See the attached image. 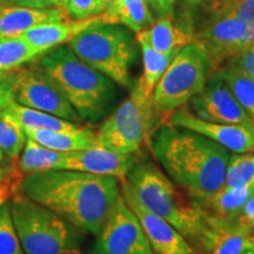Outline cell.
<instances>
[{
  "label": "cell",
  "mask_w": 254,
  "mask_h": 254,
  "mask_svg": "<svg viewBox=\"0 0 254 254\" xmlns=\"http://www.w3.org/2000/svg\"><path fill=\"white\" fill-rule=\"evenodd\" d=\"M103 13L106 23L123 25L132 32L147 28L154 21L148 0H118L111 11Z\"/></svg>",
  "instance_id": "7402d4cb"
},
{
  "label": "cell",
  "mask_w": 254,
  "mask_h": 254,
  "mask_svg": "<svg viewBox=\"0 0 254 254\" xmlns=\"http://www.w3.org/2000/svg\"><path fill=\"white\" fill-rule=\"evenodd\" d=\"M184 1L189 2L190 5H196V4H200V2L205 1V0H184Z\"/></svg>",
  "instance_id": "60d3db41"
},
{
  "label": "cell",
  "mask_w": 254,
  "mask_h": 254,
  "mask_svg": "<svg viewBox=\"0 0 254 254\" xmlns=\"http://www.w3.org/2000/svg\"><path fill=\"white\" fill-rule=\"evenodd\" d=\"M120 189L126 204L140 221L154 254H198L192 244L172 225L142 207L123 180Z\"/></svg>",
  "instance_id": "5bb4252c"
},
{
  "label": "cell",
  "mask_w": 254,
  "mask_h": 254,
  "mask_svg": "<svg viewBox=\"0 0 254 254\" xmlns=\"http://www.w3.org/2000/svg\"><path fill=\"white\" fill-rule=\"evenodd\" d=\"M24 176L21 174L20 171L15 163H8L0 166V185L9 180L21 179Z\"/></svg>",
  "instance_id": "d590c367"
},
{
  "label": "cell",
  "mask_w": 254,
  "mask_h": 254,
  "mask_svg": "<svg viewBox=\"0 0 254 254\" xmlns=\"http://www.w3.org/2000/svg\"><path fill=\"white\" fill-rule=\"evenodd\" d=\"M243 254H254V247H252V249H250V250H247L246 252H244Z\"/></svg>",
  "instance_id": "b9f144b4"
},
{
  "label": "cell",
  "mask_w": 254,
  "mask_h": 254,
  "mask_svg": "<svg viewBox=\"0 0 254 254\" xmlns=\"http://www.w3.org/2000/svg\"><path fill=\"white\" fill-rule=\"evenodd\" d=\"M135 37L145 40L154 50L163 53L182 50L184 46L196 41L180 25L174 24L171 17H160L147 28L136 32Z\"/></svg>",
  "instance_id": "d6986e66"
},
{
  "label": "cell",
  "mask_w": 254,
  "mask_h": 254,
  "mask_svg": "<svg viewBox=\"0 0 254 254\" xmlns=\"http://www.w3.org/2000/svg\"><path fill=\"white\" fill-rule=\"evenodd\" d=\"M218 71L254 125V79L233 62H228Z\"/></svg>",
  "instance_id": "cb8c5ba5"
},
{
  "label": "cell",
  "mask_w": 254,
  "mask_h": 254,
  "mask_svg": "<svg viewBox=\"0 0 254 254\" xmlns=\"http://www.w3.org/2000/svg\"><path fill=\"white\" fill-rule=\"evenodd\" d=\"M13 103H15L13 90L6 79L5 73H2L0 74V113L4 112Z\"/></svg>",
  "instance_id": "836d02e7"
},
{
  "label": "cell",
  "mask_w": 254,
  "mask_h": 254,
  "mask_svg": "<svg viewBox=\"0 0 254 254\" xmlns=\"http://www.w3.org/2000/svg\"><path fill=\"white\" fill-rule=\"evenodd\" d=\"M254 79V41L231 60Z\"/></svg>",
  "instance_id": "d6a6232c"
},
{
  "label": "cell",
  "mask_w": 254,
  "mask_h": 254,
  "mask_svg": "<svg viewBox=\"0 0 254 254\" xmlns=\"http://www.w3.org/2000/svg\"><path fill=\"white\" fill-rule=\"evenodd\" d=\"M25 254H82L80 230L21 192L8 201Z\"/></svg>",
  "instance_id": "5b68a950"
},
{
  "label": "cell",
  "mask_w": 254,
  "mask_h": 254,
  "mask_svg": "<svg viewBox=\"0 0 254 254\" xmlns=\"http://www.w3.org/2000/svg\"><path fill=\"white\" fill-rule=\"evenodd\" d=\"M0 5L21 6L31 8H49L55 6L53 0H0Z\"/></svg>",
  "instance_id": "e575fe53"
},
{
  "label": "cell",
  "mask_w": 254,
  "mask_h": 254,
  "mask_svg": "<svg viewBox=\"0 0 254 254\" xmlns=\"http://www.w3.org/2000/svg\"><path fill=\"white\" fill-rule=\"evenodd\" d=\"M66 12L69 18L81 20L101 14L104 7L101 0H68Z\"/></svg>",
  "instance_id": "1f68e13d"
},
{
  "label": "cell",
  "mask_w": 254,
  "mask_h": 254,
  "mask_svg": "<svg viewBox=\"0 0 254 254\" xmlns=\"http://www.w3.org/2000/svg\"><path fill=\"white\" fill-rule=\"evenodd\" d=\"M189 103L193 113L207 122L254 127L252 120L232 94L219 71L209 74L202 91Z\"/></svg>",
  "instance_id": "7c38bea8"
},
{
  "label": "cell",
  "mask_w": 254,
  "mask_h": 254,
  "mask_svg": "<svg viewBox=\"0 0 254 254\" xmlns=\"http://www.w3.org/2000/svg\"><path fill=\"white\" fill-rule=\"evenodd\" d=\"M254 193V183L245 186L221 187L204 201L196 202L205 211L227 220H238L244 206Z\"/></svg>",
  "instance_id": "ffe728a7"
},
{
  "label": "cell",
  "mask_w": 254,
  "mask_h": 254,
  "mask_svg": "<svg viewBox=\"0 0 254 254\" xmlns=\"http://www.w3.org/2000/svg\"><path fill=\"white\" fill-rule=\"evenodd\" d=\"M39 68L55 82L82 122H100L112 109L116 82L79 59L68 45L44 53Z\"/></svg>",
  "instance_id": "277c9868"
},
{
  "label": "cell",
  "mask_w": 254,
  "mask_h": 254,
  "mask_svg": "<svg viewBox=\"0 0 254 254\" xmlns=\"http://www.w3.org/2000/svg\"><path fill=\"white\" fill-rule=\"evenodd\" d=\"M208 15L195 32L207 52L212 72L218 71L253 43L249 28L239 19L207 8Z\"/></svg>",
  "instance_id": "30bf717a"
},
{
  "label": "cell",
  "mask_w": 254,
  "mask_h": 254,
  "mask_svg": "<svg viewBox=\"0 0 254 254\" xmlns=\"http://www.w3.org/2000/svg\"><path fill=\"white\" fill-rule=\"evenodd\" d=\"M53 2H55L56 7L66 9V6H67L68 0H53Z\"/></svg>",
  "instance_id": "f35d334b"
},
{
  "label": "cell",
  "mask_w": 254,
  "mask_h": 254,
  "mask_svg": "<svg viewBox=\"0 0 254 254\" xmlns=\"http://www.w3.org/2000/svg\"><path fill=\"white\" fill-rule=\"evenodd\" d=\"M254 183V154L233 153L228 161L222 187L245 186Z\"/></svg>",
  "instance_id": "f1b7e54d"
},
{
  "label": "cell",
  "mask_w": 254,
  "mask_h": 254,
  "mask_svg": "<svg viewBox=\"0 0 254 254\" xmlns=\"http://www.w3.org/2000/svg\"><path fill=\"white\" fill-rule=\"evenodd\" d=\"M26 134L18 124L0 116V151L11 163H17L23 151Z\"/></svg>",
  "instance_id": "83f0119b"
},
{
  "label": "cell",
  "mask_w": 254,
  "mask_h": 254,
  "mask_svg": "<svg viewBox=\"0 0 254 254\" xmlns=\"http://www.w3.org/2000/svg\"><path fill=\"white\" fill-rule=\"evenodd\" d=\"M138 159L135 154H119L101 146L66 153L62 170L80 171L124 180Z\"/></svg>",
  "instance_id": "9a60e30c"
},
{
  "label": "cell",
  "mask_w": 254,
  "mask_h": 254,
  "mask_svg": "<svg viewBox=\"0 0 254 254\" xmlns=\"http://www.w3.org/2000/svg\"><path fill=\"white\" fill-rule=\"evenodd\" d=\"M123 182L142 207L172 225L194 249L211 251L215 234L206 224L204 209L195 201L186 202L170 178L157 166L138 160Z\"/></svg>",
  "instance_id": "3957f363"
},
{
  "label": "cell",
  "mask_w": 254,
  "mask_h": 254,
  "mask_svg": "<svg viewBox=\"0 0 254 254\" xmlns=\"http://www.w3.org/2000/svg\"><path fill=\"white\" fill-rule=\"evenodd\" d=\"M254 247V226L238 220L218 232L208 254H243Z\"/></svg>",
  "instance_id": "d4e9b609"
},
{
  "label": "cell",
  "mask_w": 254,
  "mask_h": 254,
  "mask_svg": "<svg viewBox=\"0 0 254 254\" xmlns=\"http://www.w3.org/2000/svg\"><path fill=\"white\" fill-rule=\"evenodd\" d=\"M153 93L140 80L97 131L98 145L119 154H136L150 140L155 118Z\"/></svg>",
  "instance_id": "52a82bcc"
},
{
  "label": "cell",
  "mask_w": 254,
  "mask_h": 254,
  "mask_svg": "<svg viewBox=\"0 0 254 254\" xmlns=\"http://www.w3.org/2000/svg\"><path fill=\"white\" fill-rule=\"evenodd\" d=\"M117 1H118V0H101V2H103L104 12L111 11V9H112L114 6H116Z\"/></svg>",
  "instance_id": "74e56055"
},
{
  "label": "cell",
  "mask_w": 254,
  "mask_h": 254,
  "mask_svg": "<svg viewBox=\"0 0 254 254\" xmlns=\"http://www.w3.org/2000/svg\"><path fill=\"white\" fill-rule=\"evenodd\" d=\"M66 153L67 152L51 150L27 138L17 161V166L23 176L51 170H62Z\"/></svg>",
  "instance_id": "44dd1931"
},
{
  "label": "cell",
  "mask_w": 254,
  "mask_h": 254,
  "mask_svg": "<svg viewBox=\"0 0 254 254\" xmlns=\"http://www.w3.org/2000/svg\"><path fill=\"white\" fill-rule=\"evenodd\" d=\"M136 45L131 30L109 23L91 25L68 41L79 59L127 90L134 86L131 68L138 53Z\"/></svg>",
  "instance_id": "8992f818"
},
{
  "label": "cell",
  "mask_w": 254,
  "mask_h": 254,
  "mask_svg": "<svg viewBox=\"0 0 254 254\" xmlns=\"http://www.w3.org/2000/svg\"><path fill=\"white\" fill-rule=\"evenodd\" d=\"M92 254H154L140 221L122 194L97 236Z\"/></svg>",
  "instance_id": "8fae6325"
},
{
  "label": "cell",
  "mask_w": 254,
  "mask_h": 254,
  "mask_svg": "<svg viewBox=\"0 0 254 254\" xmlns=\"http://www.w3.org/2000/svg\"><path fill=\"white\" fill-rule=\"evenodd\" d=\"M43 55L23 37L0 40V74L19 68Z\"/></svg>",
  "instance_id": "4316f807"
},
{
  "label": "cell",
  "mask_w": 254,
  "mask_h": 254,
  "mask_svg": "<svg viewBox=\"0 0 254 254\" xmlns=\"http://www.w3.org/2000/svg\"><path fill=\"white\" fill-rule=\"evenodd\" d=\"M148 141L171 182L195 202L208 199L224 186L232 154L224 146L170 124L159 126Z\"/></svg>",
  "instance_id": "7a4b0ae2"
},
{
  "label": "cell",
  "mask_w": 254,
  "mask_h": 254,
  "mask_svg": "<svg viewBox=\"0 0 254 254\" xmlns=\"http://www.w3.org/2000/svg\"><path fill=\"white\" fill-rule=\"evenodd\" d=\"M170 125L183 127L211 139L224 146L232 153H247L254 151V127L212 123L196 117L187 107L182 106L170 113Z\"/></svg>",
  "instance_id": "4fadbf2b"
},
{
  "label": "cell",
  "mask_w": 254,
  "mask_h": 254,
  "mask_svg": "<svg viewBox=\"0 0 254 254\" xmlns=\"http://www.w3.org/2000/svg\"><path fill=\"white\" fill-rule=\"evenodd\" d=\"M97 23H106L104 13L81 20L66 19L56 23L43 24L26 31L21 37L40 52L46 53L50 50L68 43L80 32Z\"/></svg>",
  "instance_id": "e0dca14e"
},
{
  "label": "cell",
  "mask_w": 254,
  "mask_h": 254,
  "mask_svg": "<svg viewBox=\"0 0 254 254\" xmlns=\"http://www.w3.org/2000/svg\"><path fill=\"white\" fill-rule=\"evenodd\" d=\"M68 18L66 9L56 7L31 8L0 5V40L21 37L25 32L43 24L56 23Z\"/></svg>",
  "instance_id": "2e32d148"
},
{
  "label": "cell",
  "mask_w": 254,
  "mask_h": 254,
  "mask_svg": "<svg viewBox=\"0 0 254 254\" xmlns=\"http://www.w3.org/2000/svg\"><path fill=\"white\" fill-rule=\"evenodd\" d=\"M8 163H11V161L8 160L7 158L5 157L4 154L1 153V151H0V166H1V165H5V164H8Z\"/></svg>",
  "instance_id": "ab89813d"
},
{
  "label": "cell",
  "mask_w": 254,
  "mask_h": 254,
  "mask_svg": "<svg viewBox=\"0 0 254 254\" xmlns=\"http://www.w3.org/2000/svg\"><path fill=\"white\" fill-rule=\"evenodd\" d=\"M239 220L241 222H245V224L254 225V193L250 196V199L244 206Z\"/></svg>",
  "instance_id": "8d00e7d4"
},
{
  "label": "cell",
  "mask_w": 254,
  "mask_h": 254,
  "mask_svg": "<svg viewBox=\"0 0 254 254\" xmlns=\"http://www.w3.org/2000/svg\"><path fill=\"white\" fill-rule=\"evenodd\" d=\"M23 129L26 138L55 151L73 152L99 146L97 132L87 127L80 126L75 129Z\"/></svg>",
  "instance_id": "ac0fdd59"
},
{
  "label": "cell",
  "mask_w": 254,
  "mask_h": 254,
  "mask_svg": "<svg viewBox=\"0 0 254 254\" xmlns=\"http://www.w3.org/2000/svg\"><path fill=\"white\" fill-rule=\"evenodd\" d=\"M207 8L239 19L249 28L254 41V0H208Z\"/></svg>",
  "instance_id": "f546056e"
},
{
  "label": "cell",
  "mask_w": 254,
  "mask_h": 254,
  "mask_svg": "<svg viewBox=\"0 0 254 254\" xmlns=\"http://www.w3.org/2000/svg\"><path fill=\"white\" fill-rule=\"evenodd\" d=\"M136 41H138V45L141 50L142 62H144V73H142L141 78L139 80L141 81L146 90L153 93V90L159 79L161 78V75L164 74L168 65L180 50L163 53L154 50L145 40L136 38Z\"/></svg>",
  "instance_id": "484cf974"
},
{
  "label": "cell",
  "mask_w": 254,
  "mask_h": 254,
  "mask_svg": "<svg viewBox=\"0 0 254 254\" xmlns=\"http://www.w3.org/2000/svg\"><path fill=\"white\" fill-rule=\"evenodd\" d=\"M253 226H254V225H253Z\"/></svg>",
  "instance_id": "7bdbcfd3"
},
{
  "label": "cell",
  "mask_w": 254,
  "mask_h": 254,
  "mask_svg": "<svg viewBox=\"0 0 254 254\" xmlns=\"http://www.w3.org/2000/svg\"><path fill=\"white\" fill-rule=\"evenodd\" d=\"M211 64L204 45L193 41L184 46L171 62L153 90V105L157 114H170L185 106L202 91Z\"/></svg>",
  "instance_id": "ba28073f"
},
{
  "label": "cell",
  "mask_w": 254,
  "mask_h": 254,
  "mask_svg": "<svg viewBox=\"0 0 254 254\" xmlns=\"http://www.w3.org/2000/svg\"><path fill=\"white\" fill-rule=\"evenodd\" d=\"M14 93L15 103L41 111L68 122L80 124L77 111L64 97L55 82L38 68H15L5 73Z\"/></svg>",
  "instance_id": "9c48e42d"
},
{
  "label": "cell",
  "mask_w": 254,
  "mask_h": 254,
  "mask_svg": "<svg viewBox=\"0 0 254 254\" xmlns=\"http://www.w3.org/2000/svg\"><path fill=\"white\" fill-rule=\"evenodd\" d=\"M18 190L78 230L95 237L122 194L117 178L72 170H51L24 176Z\"/></svg>",
  "instance_id": "6da1fadb"
},
{
  "label": "cell",
  "mask_w": 254,
  "mask_h": 254,
  "mask_svg": "<svg viewBox=\"0 0 254 254\" xmlns=\"http://www.w3.org/2000/svg\"><path fill=\"white\" fill-rule=\"evenodd\" d=\"M0 116L18 124L21 128H39V129H75L80 127L78 124L62 119L53 114L41 112L13 103Z\"/></svg>",
  "instance_id": "603a6c76"
},
{
  "label": "cell",
  "mask_w": 254,
  "mask_h": 254,
  "mask_svg": "<svg viewBox=\"0 0 254 254\" xmlns=\"http://www.w3.org/2000/svg\"><path fill=\"white\" fill-rule=\"evenodd\" d=\"M0 254H25L14 230L8 201L0 206Z\"/></svg>",
  "instance_id": "4dcf8cb0"
}]
</instances>
